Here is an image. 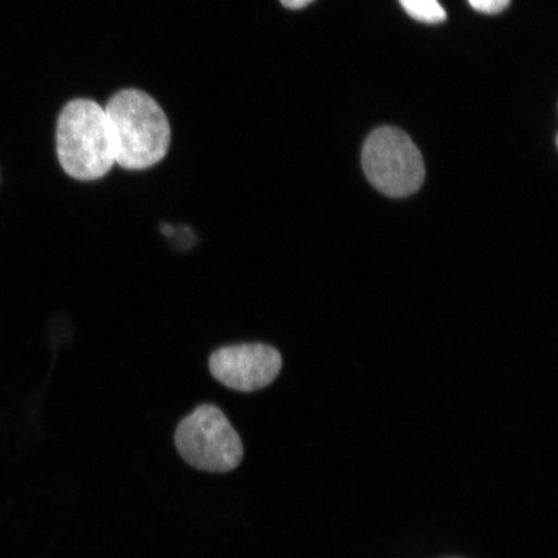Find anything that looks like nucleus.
<instances>
[{
  "mask_svg": "<svg viewBox=\"0 0 558 558\" xmlns=\"http://www.w3.org/2000/svg\"><path fill=\"white\" fill-rule=\"evenodd\" d=\"M113 138L116 163L124 170L150 169L171 144V128L162 108L148 94L124 89L104 109Z\"/></svg>",
  "mask_w": 558,
  "mask_h": 558,
  "instance_id": "nucleus-1",
  "label": "nucleus"
},
{
  "mask_svg": "<svg viewBox=\"0 0 558 558\" xmlns=\"http://www.w3.org/2000/svg\"><path fill=\"white\" fill-rule=\"evenodd\" d=\"M62 169L73 179H101L116 163L107 114L99 104L78 99L62 109L56 132Z\"/></svg>",
  "mask_w": 558,
  "mask_h": 558,
  "instance_id": "nucleus-2",
  "label": "nucleus"
},
{
  "mask_svg": "<svg viewBox=\"0 0 558 558\" xmlns=\"http://www.w3.org/2000/svg\"><path fill=\"white\" fill-rule=\"evenodd\" d=\"M362 166L369 184L390 198L415 194L425 180L421 150L408 134L396 128H380L367 137Z\"/></svg>",
  "mask_w": 558,
  "mask_h": 558,
  "instance_id": "nucleus-3",
  "label": "nucleus"
},
{
  "mask_svg": "<svg viewBox=\"0 0 558 558\" xmlns=\"http://www.w3.org/2000/svg\"><path fill=\"white\" fill-rule=\"evenodd\" d=\"M174 444L185 462L199 471L227 473L243 459L241 437L214 404H201L181 421Z\"/></svg>",
  "mask_w": 558,
  "mask_h": 558,
  "instance_id": "nucleus-4",
  "label": "nucleus"
},
{
  "mask_svg": "<svg viewBox=\"0 0 558 558\" xmlns=\"http://www.w3.org/2000/svg\"><path fill=\"white\" fill-rule=\"evenodd\" d=\"M214 378L239 392L268 387L281 372L282 357L267 344H239L219 349L208 362Z\"/></svg>",
  "mask_w": 558,
  "mask_h": 558,
  "instance_id": "nucleus-5",
  "label": "nucleus"
},
{
  "mask_svg": "<svg viewBox=\"0 0 558 558\" xmlns=\"http://www.w3.org/2000/svg\"><path fill=\"white\" fill-rule=\"evenodd\" d=\"M403 10L421 23L439 24L446 20V11L438 0H400Z\"/></svg>",
  "mask_w": 558,
  "mask_h": 558,
  "instance_id": "nucleus-6",
  "label": "nucleus"
},
{
  "mask_svg": "<svg viewBox=\"0 0 558 558\" xmlns=\"http://www.w3.org/2000/svg\"><path fill=\"white\" fill-rule=\"evenodd\" d=\"M473 10L495 15V13L504 12L511 0H469Z\"/></svg>",
  "mask_w": 558,
  "mask_h": 558,
  "instance_id": "nucleus-7",
  "label": "nucleus"
},
{
  "mask_svg": "<svg viewBox=\"0 0 558 558\" xmlns=\"http://www.w3.org/2000/svg\"><path fill=\"white\" fill-rule=\"evenodd\" d=\"M312 2H314V0H281L286 9L290 10L304 9V7L310 5Z\"/></svg>",
  "mask_w": 558,
  "mask_h": 558,
  "instance_id": "nucleus-8",
  "label": "nucleus"
}]
</instances>
